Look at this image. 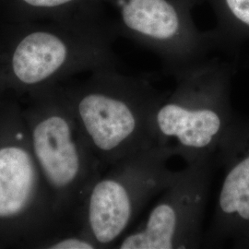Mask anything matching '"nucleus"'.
<instances>
[{
  "instance_id": "f257e3e1",
  "label": "nucleus",
  "mask_w": 249,
  "mask_h": 249,
  "mask_svg": "<svg viewBox=\"0 0 249 249\" xmlns=\"http://www.w3.org/2000/svg\"><path fill=\"white\" fill-rule=\"evenodd\" d=\"M174 78L175 89L152 117L154 142L187 164L217 158L238 117L231 107L229 67L208 57Z\"/></svg>"
},
{
  "instance_id": "f03ea898",
  "label": "nucleus",
  "mask_w": 249,
  "mask_h": 249,
  "mask_svg": "<svg viewBox=\"0 0 249 249\" xmlns=\"http://www.w3.org/2000/svg\"><path fill=\"white\" fill-rule=\"evenodd\" d=\"M82 94L77 110L93 147L109 160L119 161L156 144L151 121L168 94L142 77L108 74Z\"/></svg>"
},
{
  "instance_id": "7ed1b4c3",
  "label": "nucleus",
  "mask_w": 249,
  "mask_h": 249,
  "mask_svg": "<svg viewBox=\"0 0 249 249\" xmlns=\"http://www.w3.org/2000/svg\"><path fill=\"white\" fill-rule=\"evenodd\" d=\"M172 152L160 145L137 151L118 161L114 174L96 182L87 202V223L91 237L109 246L121 237L153 196L178 178L168 168Z\"/></svg>"
},
{
  "instance_id": "20e7f679",
  "label": "nucleus",
  "mask_w": 249,
  "mask_h": 249,
  "mask_svg": "<svg viewBox=\"0 0 249 249\" xmlns=\"http://www.w3.org/2000/svg\"><path fill=\"white\" fill-rule=\"evenodd\" d=\"M198 0H116L117 34L156 53L168 75L208 58L214 47L213 33L200 31L192 9Z\"/></svg>"
},
{
  "instance_id": "39448f33",
  "label": "nucleus",
  "mask_w": 249,
  "mask_h": 249,
  "mask_svg": "<svg viewBox=\"0 0 249 249\" xmlns=\"http://www.w3.org/2000/svg\"><path fill=\"white\" fill-rule=\"evenodd\" d=\"M217 158L187 164L161 192L147 218L120 242V249H199L202 224Z\"/></svg>"
},
{
  "instance_id": "423d86ee",
  "label": "nucleus",
  "mask_w": 249,
  "mask_h": 249,
  "mask_svg": "<svg viewBox=\"0 0 249 249\" xmlns=\"http://www.w3.org/2000/svg\"><path fill=\"white\" fill-rule=\"evenodd\" d=\"M223 178L204 244L249 249V118L238 116L217 153Z\"/></svg>"
},
{
  "instance_id": "0eeeda50",
  "label": "nucleus",
  "mask_w": 249,
  "mask_h": 249,
  "mask_svg": "<svg viewBox=\"0 0 249 249\" xmlns=\"http://www.w3.org/2000/svg\"><path fill=\"white\" fill-rule=\"evenodd\" d=\"M34 145L37 159L53 187L66 188L80 179L83 157L67 119L52 116L37 124Z\"/></svg>"
},
{
  "instance_id": "6e6552de",
  "label": "nucleus",
  "mask_w": 249,
  "mask_h": 249,
  "mask_svg": "<svg viewBox=\"0 0 249 249\" xmlns=\"http://www.w3.org/2000/svg\"><path fill=\"white\" fill-rule=\"evenodd\" d=\"M36 183L34 163L17 147L0 149V217L19 213L26 207Z\"/></svg>"
},
{
  "instance_id": "1a4fd4ad",
  "label": "nucleus",
  "mask_w": 249,
  "mask_h": 249,
  "mask_svg": "<svg viewBox=\"0 0 249 249\" xmlns=\"http://www.w3.org/2000/svg\"><path fill=\"white\" fill-rule=\"evenodd\" d=\"M116 0H16L19 8L28 11L50 14L56 20L100 17L104 4L113 5Z\"/></svg>"
},
{
  "instance_id": "9d476101",
  "label": "nucleus",
  "mask_w": 249,
  "mask_h": 249,
  "mask_svg": "<svg viewBox=\"0 0 249 249\" xmlns=\"http://www.w3.org/2000/svg\"><path fill=\"white\" fill-rule=\"evenodd\" d=\"M53 249H92L94 245L81 238H69L54 245Z\"/></svg>"
}]
</instances>
